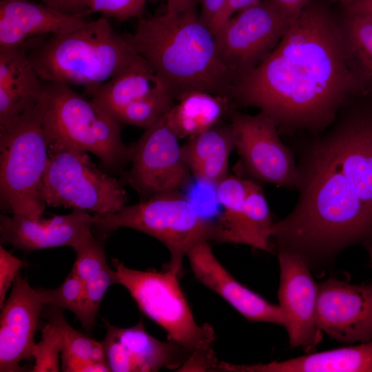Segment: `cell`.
I'll return each mask as SVG.
<instances>
[{
	"label": "cell",
	"mask_w": 372,
	"mask_h": 372,
	"mask_svg": "<svg viewBox=\"0 0 372 372\" xmlns=\"http://www.w3.org/2000/svg\"><path fill=\"white\" fill-rule=\"evenodd\" d=\"M316 322L320 331L347 343L372 340V284L329 278L318 285Z\"/></svg>",
	"instance_id": "14"
},
{
	"label": "cell",
	"mask_w": 372,
	"mask_h": 372,
	"mask_svg": "<svg viewBox=\"0 0 372 372\" xmlns=\"http://www.w3.org/2000/svg\"><path fill=\"white\" fill-rule=\"evenodd\" d=\"M220 371L372 372V341L267 364H234L220 362Z\"/></svg>",
	"instance_id": "22"
},
{
	"label": "cell",
	"mask_w": 372,
	"mask_h": 372,
	"mask_svg": "<svg viewBox=\"0 0 372 372\" xmlns=\"http://www.w3.org/2000/svg\"><path fill=\"white\" fill-rule=\"evenodd\" d=\"M92 221V230L101 239L121 227L156 238L170 254L167 268L178 275L192 247L202 242H216V219L201 214L180 190L156 194L114 213L94 214Z\"/></svg>",
	"instance_id": "7"
},
{
	"label": "cell",
	"mask_w": 372,
	"mask_h": 372,
	"mask_svg": "<svg viewBox=\"0 0 372 372\" xmlns=\"http://www.w3.org/2000/svg\"><path fill=\"white\" fill-rule=\"evenodd\" d=\"M362 96L338 19L311 1L271 52L232 90L235 105L259 109L280 133L290 136L324 132Z\"/></svg>",
	"instance_id": "1"
},
{
	"label": "cell",
	"mask_w": 372,
	"mask_h": 372,
	"mask_svg": "<svg viewBox=\"0 0 372 372\" xmlns=\"http://www.w3.org/2000/svg\"><path fill=\"white\" fill-rule=\"evenodd\" d=\"M48 323L43 329L42 340L36 344L34 358L36 364L32 371H59V358L61 351V333L54 318L48 312Z\"/></svg>",
	"instance_id": "33"
},
{
	"label": "cell",
	"mask_w": 372,
	"mask_h": 372,
	"mask_svg": "<svg viewBox=\"0 0 372 372\" xmlns=\"http://www.w3.org/2000/svg\"><path fill=\"white\" fill-rule=\"evenodd\" d=\"M112 262L118 283L124 287L139 309L161 327L167 340L185 349L190 357L188 371H214L219 361L214 351L216 335L209 324H198L173 271H140L127 267L116 258Z\"/></svg>",
	"instance_id": "5"
},
{
	"label": "cell",
	"mask_w": 372,
	"mask_h": 372,
	"mask_svg": "<svg viewBox=\"0 0 372 372\" xmlns=\"http://www.w3.org/2000/svg\"><path fill=\"white\" fill-rule=\"evenodd\" d=\"M311 135L298 146V199L271 234V249L297 254L307 264L372 243V210L348 181L324 133Z\"/></svg>",
	"instance_id": "2"
},
{
	"label": "cell",
	"mask_w": 372,
	"mask_h": 372,
	"mask_svg": "<svg viewBox=\"0 0 372 372\" xmlns=\"http://www.w3.org/2000/svg\"><path fill=\"white\" fill-rule=\"evenodd\" d=\"M26 263L0 246V308L5 304L9 287L12 285L21 268Z\"/></svg>",
	"instance_id": "36"
},
{
	"label": "cell",
	"mask_w": 372,
	"mask_h": 372,
	"mask_svg": "<svg viewBox=\"0 0 372 372\" xmlns=\"http://www.w3.org/2000/svg\"><path fill=\"white\" fill-rule=\"evenodd\" d=\"M178 140L164 116L130 145L132 167L122 173L123 180L143 200L158 193L181 191L190 183L193 176Z\"/></svg>",
	"instance_id": "11"
},
{
	"label": "cell",
	"mask_w": 372,
	"mask_h": 372,
	"mask_svg": "<svg viewBox=\"0 0 372 372\" xmlns=\"http://www.w3.org/2000/svg\"><path fill=\"white\" fill-rule=\"evenodd\" d=\"M366 247L370 256L371 265L372 267V243L366 245Z\"/></svg>",
	"instance_id": "43"
},
{
	"label": "cell",
	"mask_w": 372,
	"mask_h": 372,
	"mask_svg": "<svg viewBox=\"0 0 372 372\" xmlns=\"http://www.w3.org/2000/svg\"><path fill=\"white\" fill-rule=\"evenodd\" d=\"M245 207L250 247L271 251V234L274 222L262 189L252 179L248 181Z\"/></svg>",
	"instance_id": "29"
},
{
	"label": "cell",
	"mask_w": 372,
	"mask_h": 372,
	"mask_svg": "<svg viewBox=\"0 0 372 372\" xmlns=\"http://www.w3.org/2000/svg\"><path fill=\"white\" fill-rule=\"evenodd\" d=\"M42 307L37 290L19 273L8 299L1 309V372L24 371L19 363L34 358V338Z\"/></svg>",
	"instance_id": "18"
},
{
	"label": "cell",
	"mask_w": 372,
	"mask_h": 372,
	"mask_svg": "<svg viewBox=\"0 0 372 372\" xmlns=\"http://www.w3.org/2000/svg\"><path fill=\"white\" fill-rule=\"evenodd\" d=\"M92 227V215L77 208L50 218L1 214L0 240L25 253L59 247H70L76 252L95 237Z\"/></svg>",
	"instance_id": "16"
},
{
	"label": "cell",
	"mask_w": 372,
	"mask_h": 372,
	"mask_svg": "<svg viewBox=\"0 0 372 372\" xmlns=\"http://www.w3.org/2000/svg\"><path fill=\"white\" fill-rule=\"evenodd\" d=\"M290 23L300 14L311 0H268Z\"/></svg>",
	"instance_id": "38"
},
{
	"label": "cell",
	"mask_w": 372,
	"mask_h": 372,
	"mask_svg": "<svg viewBox=\"0 0 372 372\" xmlns=\"http://www.w3.org/2000/svg\"><path fill=\"white\" fill-rule=\"evenodd\" d=\"M200 2L201 5L200 17L209 27L225 6L227 0H200Z\"/></svg>",
	"instance_id": "40"
},
{
	"label": "cell",
	"mask_w": 372,
	"mask_h": 372,
	"mask_svg": "<svg viewBox=\"0 0 372 372\" xmlns=\"http://www.w3.org/2000/svg\"><path fill=\"white\" fill-rule=\"evenodd\" d=\"M342 7L349 12L372 16V0H354Z\"/></svg>",
	"instance_id": "41"
},
{
	"label": "cell",
	"mask_w": 372,
	"mask_h": 372,
	"mask_svg": "<svg viewBox=\"0 0 372 372\" xmlns=\"http://www.w3.org/2000/svg\"><path fill=\"white\" fill-rule=\"evenodd\" d=\"M280 265L279 307L292 347L312 349L320 338L316 322L318 286L307 262L287 250L277 251Z\"/></svg>",
	"instance_id": "15"
},
{
	"label": "cell",
	"mask_w": 372,
	"mask_h": 372,
	"mask_svg": "<svg viewBox=\"0 0 372 372\" xmlns=\"http://www.w3.org/2000/svg\"><path fill=\"white\" fill-rule=\"evenodd\" d=\"M248 178L228 174L216 186V196L222 210L216 218L217 243L250 246L245 198Z\"/></svg>",
	"instance_id": "26"
},
{
	"label": "cell",
	"mask_w": 372,
	"mask_h": 372,
	"mask_svg": "<svg viewBox=\"0 0 372 372\" xmlns=\"http://www.w3.org/2000/svg\"><path fill=\"white\" fill-rule=\"evenodd\" d=\"M235 149L243 170L256 181L296 188L297 163L292 149L285 145L273 120L235 110L229 117Z\"/></svg>",
	"instance_id": "12"
},
{
	"label": "cell",
	"mask_w": 372,
	"mask_h": 372,
	"mask_svg": "<svg viewBox=\"0 0 372 372\" xmlns=\"http://www.w3.org/2000/svg\"><path fill=\"white\" fill-rule=\"evenodd\" d=\"M56 10L70 14H87V0H38Z\"/></svg>",
	"instance_id": "39"
},
{
	"label": "cell",
	"mask_w": 372,
	"mask_h": 372,
	"mask_svg": "<svg viewBox=\"0 0 372 372\" xmlns=\"http://www.w3.org/2000/svg\"><path fill=\"white\" fill-rule=\"evenodd\" d=\"M186 256L196 278L247 320L285 326V317L280 307L236 280L216 258L209 242L196 245Z\"/></svg>",
	"instance_id": "19"
},
{
	"label": "cell",
	"mask_w": 372,
	"mask_h": 372,
	"mask_svg": "<svg viewBox=\"0 0 372 372\" xmlns=\"http://www.w3.org/2000/svg\"><path fill=\"white\" fill-rule=\"evenodd\" d=\"M118 283L117 274L110 266L83 282V305L79 320L87 333L95 324L100 304L108 288Z\"/></svg>",
	"instance_id": "31"
},
{
	"label": "cell",
	"mask_w": 372,
	"mask_h": 372,
	"mask_svg": "<svg viewBox=\"0 0 372 372\" xmlns=\"http://www.w3.org/2000/svg\"><path fill=\"white\" fill-rule=\"evenodd\" d=\"M290 25L268 0H258L221 25L214 34L217 50L236 81L271 52Z\"/></svg>",
	"instance_id": "10"
},
{
	"label": "cell",
	"mask_w": 372,
	"mask_h": 372,
	"mask_svg": "<svg viewBox=\"0 0 372 372\" xmlns=\"http://www.w3.org/2000/svg\"><path fill=\"white\" fill-rule=\"evenodd\" d=\"M167 12H176L182 11L190 6L195 0H165Z\"/></svg>",
	"instance_id": "42"
},
{
	"label": "cell",
	"mask_w": 372,
	"mask_h": 372,
	"mask_svg": "<svg viewBox=\"0 0 372 372\" xmlns=\"http://www.w3.org/2000/svg\"><path fill=\"white\" fill-rule=\"evenodd\" d=\"M41 87L25 45L0 50V130L38 101Z\"/></svg>",
	"instance_id": "21"
},
{
	"label": "cell",
	"mask_w": 372,
	"mask_h": 372,
	"mask_svg": "<svg viewBox=\"0 0 372 372\" xmlns=\"http://www.w3.org/2000/svg\"><path fill=\"white\" fill-rule=\"evenodd\" d=\"M48 313L57 322L61 333L63 371H111L101 342L73 329L65 320L61 309L52 306Z\"/></svg>",
	"instance_id": "27"
},
{
	"label": "cell",
	"mask_w": 372,
	"mask_h": 372,
	"mask_svg": "<svg viewBox=\"0 0 372 372\" xmlns=\"http://www.w3.org/2000/svg\"><path fill=\"white\" fill-rule=\"evenodd\" d=\"M165 115L169 127L179 139L203 132L236 110L229 98L203 91H194L182 96Z\"/></svg>",
	"instance_id": "24"
},
{
	"label": "cell",
	"mask_w": 372,
	"mask_h": 372,
	"mask_svg": "<svg viewBox=\"0 0 372 372\" xmlns=\"http://www.w3.org/2000/svg\"><path fill=\"white\" fill-rule=\"evenodd\" d=\"M48 207L114 213L127 203L122 182L100 170L87 152L50 144L41 188Z\"/></svg>",
	"instance_id": "9"
},
{
	"label": "cell",
	"mask_w": 372,
	"mask_h": 372,
	"mask_svg": "<svg viewBox=\"0 0 372 372\" xmlns=\"http://www.w3.org/2000/svg\"><path fill=\"white\" fill-rule=\"evenodd\" d=\"M323 133L348 181L372 210V96L349 103Z\"/></svg>",
	"instance_id": "13"
},
{
	"label": "cell",
	"mask_w": 372,
	"mask_h": 372,
	"mask_svg": "<svg viewBox=\"0 0 372 372\" xmlns=\"http://www.w3.org/2000/svg\"><path fill=\"white\" fill-rule=\"evenodd\" d=\"M181 147L193 178L216 185L229 174V158L235 149L230 123L223 121L187 138Z\"/></svg>",
	"instance_id": "23"
},
{
	"label": "cell",
	"mask_w": 372,
	"mask_h": 372,
	"mask_svg": "<svg viewBox=\"0 0 372 372\" xmlns=\"http://www.w3.org/2000/svg\"><path fill=\"white\" fill-rule=\"evenodd\" d=\"M104 322L107 333L101 343L111 371L149 372L163 368L178 371L190 357L178 344L149 335L142 320L130 328Z\"/></svg>",
	"instance_id": "17"
},
{
	"label": "cell",
	"mask_w": 372,
	"mask_h": 372,
	"mask_svg": "<svg viewBox=\"0 0 372 372\" xmlns=\"http://www.w3.org/2000/svg\"><path fill=\"white\" fill-rule=\"evenodd\" d=\"M147 0H87V14L100 12L120 21L140 18Z\"/></svg>",
	"instance_id": "35"
},
{
	"label": "cell",
	"mask_w": 372,
	"mask_h": 372,
	"mask_svg": "<svg viewBox=\"0 0 372 372\" xmlns=\"http://www.w3.org/2000/svg\"><path fill=\"white\" fill-rule=\"evenodd\" d=\"M28 56L42 81L78 85L87 94L141 59L105 17L49 35Z\"/></svg>",
	"instance_id": "4"
},
{
	"label": "cell",
	"mask_w": 372,
	"mask_h": 372,
	"mask_svg": "<svg viewBox=\"0 0 372 372\" xmlns=\"http://www.w3.org/2000/svg\"><path fill=\"white\" fill-rule=\"evenodd\" d=\"M162 88L165 87L141 57L127 70L99 85L87 94L96 105L113 117L130 103Z\"/></svg>",
	"instance_id": "25"
},
{
	"label": "cell",
	"mask_w": 372,
	"mask_h": 372,
	"mask_svg": "<svg viewBox=\"0 0 372 372\" xmlns=\"http://www.w3.org/2000/svg\"><path fill=\"white\" fill-rule=\"evenodd\" d=\"M175 101L194 91L231 99L236 77L221 59L209 27L187 8L141 18L124 36Z\"/></svg>",
	"instance_id": "3"
},
{
	"label": "cell",
	"mask_w": 372,
	"mask_h": 372,
	"mask_svg": "<svg viewBox=\"0 0 372 372\" xmlns=\"http://www.w3.org/2000/svg\"><path fill=\"white\" fill-rule=\"evenodd\" d=\"M71 271L83 282L109 265L106 261L103 240L96 236L76 251Z\"/></svg>",
	"instance_id": "34"
},
{
	"label": "cell",
	"mask_w": 372,
	"mask_h": 372,
	"mask_svg": "<svg viewBox=\"0 0 372 372\" xmlns=\"http://www.w3.org/2000/svg\"><path fill=\"white\" fill-rule=\"evenodd\" d=\"M338 22L353 72L366 96H372V19L343 9Z\"/></svg>",
	"instance_id": "28"
},
{
	"label": "cell",
	"mask_w": 372,
	"mask_h": 372,
	"mask_svg": "<svg viewBox=\"0 0 372 372\" xmlns=\"http://www.w3.org/2000/svg\"><path fill=\"white\" fill-rule=\"evenodd\" d=\"M258 1L229 0L209 26L213 34H215L221 25L234 14L253 5Z\"/></svg>",
	"instance_id": "37"
},
{
	"label": "cell",
	"mask_w": 372,
	"mask_h": 372,
	"mask_svg": "<svg viewBox=\"0 0 372 372\" xmlns=\"http://www.w3.org/2000/svg\"><path fill=\"white\" fill-rule=\"evenodd\" d=\"M50 143L38 101L0 130V204L12 214L42 218L41 188Z\"/></svg>",
	"instance_id": "8"
},
{
	"label": "cell",
	"mask_w": 372,
	"mask_h": 372,
	"mask_svg": "<svg viewBox=\"0 0 372 372\" xmlns=\"http://www.w3.org/2000/svg\"><path fill=\"white\" fill-rule=\"evenodd\" d=\"M174 101L166 89L162 88L130 103L113 118L121 124L147 129L166 114Z\"/></svg>",
	"instance_id": "30"
},
{
	"label": "cell",
	"mask_w": 372,
	"mask_h": 372,
	"mask_svg": "<svg viewBox=\"0 0 372 372\" xmlns=\"http://www.w3.org/2000/svg\"><path fill=\"white\" fill-rule=\"evenodd\" d=\"M338 1L342 6H347L353 1L354 0H336Z\"/></svg>",
	"instance_id": "44"
},
{
	"label": "cell",
	"mask_w": 372,
	"mask_h": 372,
	"mask_svg": "<svg viewBox=\"0 0 372 372\" xmlns=\"http://www.w3.org/2000/svg\"><path fill=\"white\" fill-rule=\"evenodd\" d=\"M39 298L43 304L72 311L79 320L83 305V282L70 271L63 282L54 289H39Z\"/></svg>",
	"instance_id": "32"
},
{
	"label": "cell",
	"mask_w": 372,
	"mask_h": 372,
	"mask_svg": "<svg viewBox=\"0 0 372 372\" xmlns=\"http://www.w3.org/2000/svg\"><path fill=\"white\" fill-rule=\"evenodd\" d=\"M364 15H365V14H364ZM366 16H368V15H366ZM368 17H369L372 19V16H368Z\"/></svg>",
	"instance_id": "45"
},
{
	"label": "cell",
	"mask_w": 372,
	"mask_h": 372,
	"mask_svg": "<svg viewBox=\"0 0 372 372\" xmlns=\"http://www.w3.org/2000/svg\"><path fill=\"white\" fill-rule=\"evenodd\" d=\"M39 103L50 145L91 152L109 169L131 161V146L121 139V123L70 85L42 81Z\"/></svg>",
	"instance_id": "6"
},
{
	"label": "cell",
	"mask_w": 372,
	"mask_h": 372,
	"mask_svg": "<svg viewBox=\"0 0 372 372\" xmlns=\"http://www.w3.org/2000/svg\"><path fill=\"white\" fill-rule=\"evenodd\" d=\"M86 21L84 14H70L30 0H1L0 50L25 45L32 37L70 31Z\"/></svg>",
	"instance_id": "20"
}]
</instances>
